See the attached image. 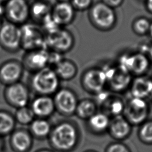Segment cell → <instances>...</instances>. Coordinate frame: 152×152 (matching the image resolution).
I'll return each instance as SVG.
<instances>
[{
  "instance_id": "6da1fadb",
  "label": "cell",
  "mask_w": 152,
  "mask_h": 152,
  "mask_svg": "<svg viewBox=\"0 0 152 152\" xmlns=\"http://www.w3.org/2000/svg\"><path fill=\"white\" fill-rule=\"evenodd\" d=\"M79 131L74 124L64 121L52 128L48 137L50 145L58 151L69 152L78 144Z\"/></svg>"
},
{
  "instance_id": "7a4b0ae2",
  "label": "cell",
  "mask_w": 152,
  "mask_h": 152,
  "mask_svg": "<svg viewBox=\"0 0 152 152\" xmlns=\"http://www.w3.org/2000/svg\"><path fill=\"white\" fill-rule=\"evenodd\" d=\"M61 80L53 69L44 68L32 73L30 79V86L37 95L53 96L61 88Z\"/></svg>"
},
{
  "instance_id": "3957f363",
  "label": "cell",
  "mask_w": 152,
  "mask_h": 152,
  "mask_svg": "<svg viewBox=\"0 0 152 152\" xmlns=\"http://www.w3.org/2000/svg\"><path fill=\"white\" fill-rule=\"evenodd\" d=\"M20 28L21 46L25 52L39 49H47L46 35L39 25L27 23L21 26Z\"/></svg>"
},
{
  "instance_id": "277c9868",
  "label": "cell",
  "mask_w": 152,
  "mask_h": 152,
  "mask_svg": "<svg viewBox=\"0 0 152 152\" xmlns=\"http://www.w3.org/2000/svg\"><path fill=\"white\" fill-rule=\"evenodd\" d=\"M74 44V35L65 27H61L56 31L46 35V46L49 50L64 55L69 52Z\"/></svg>"
},
{
  "instance_id": "5b68a950",
  "label": "cell",
  "mask_w": 152,
  "mask_h": 152,
  "mask_svg": "<svg viewBox=\"0 0 152 152\" xmlns=\"http://www.w3.org/2000/svg\"><path fill=\"white\" fill-rule=\"evenodd\" d=\"M7 21L21 26L30 18V4L27 0H8L4 4Z\"/></svg>"
},
{
  "instance_id": "8992f818",
  "label": "cell",
  "mask_w": 152,
  "mask_h": 152,
  "mask_svg": "<svg viewBox=\"0 0 152 152\" xmlns=\"http://www.w3.org/2000/svg\"><path fill=\"white\" fill-rule=\"evenodd\" d=\"M89 17L93 24L102 30L112 28L116 21L113 10L103 2H97L91 7Z\"/></svg>"
},
{
  "instance_id": "52a82bcc",
  "label": "cell",
  "mask_w": 152,
  "mask_h": 152,
  "mask_svg": "<svg viewBox=\"0 0 152 152\" xmlns=\"http://www.w3.org/2000/svg\"><path fill=\"white\" fill-rule=\"evenodd\" d=\"M149 112L145 100L132 97L125 106L123 116L132 125H141L147 120Z\"/></svg>"
},
{
  "instance_id": "ba28073f",
  "label": "cell",
  "mask_w": 152,
  "mask_h": 152,
  "mask_svg": "<svg viewBox=\"0 0 152 152\" xmlns=\"http://www.w3.org/2000/svg\"><path fill=\"white\" fill-rule=\"evenodd\" d=\"M20 26L7 21L0 27V46L9 52H15L21 49Z\"/></svg>"
},
{
  "instance_id": "9c48e42d",
  "label": "cell",
  "mask_w": 152,
  "mask_h": 152,
  "mask_svg": "<svg viewBox=\"0 0 152 152\" xmlns=\"http://www.w3.org/2000/svg\"><path fill=\"white\" fill-rule=\"evenodd\" d=\"M55 110L65 116L75 114L78 102L75 92L66 87L60 88L52 96Z\"/></svg>"
},
{
  "instance_id": "30bf717a",
  "label": "cell",
  "mask_w": 152,
  "mask_h": 152,
  "mask_svg": "<svg viewBox=\"0 0 152 152\" xmlns=\"http://www.w3.org/2000/svg\"><path fill=\"white\" fill-rule=\"evenodd\" d=\"M4 97L9 105L19 109L27 106L30 101V90L26 84L19 81L5 86Z\"/></svg>"
},
{
  "instance_id": "8fae6325",
  "label": "cell",
  "mask_w": 152,
  "mask_h": 152,
  "mask_svg": "<svg viewBox=\"0 0 152 152\" xmlns=\"http://www.w3.org/2000/svg\"><path fill=\"white\" fill-rule=\"evenodd\" d=\"M103 70L107 83L114 91H122L131 83V74L119 64L116 66H108Z\"/></svg>"
},
{
  "instance_id": "7c38bea8",
  "label": "cell",
  "mask_w": 152,
  "mask_h": 152,
  "mask_svg": "<svg viewBox=\"0 0 152 152\" xmlns=\"http://www.w3.org/2000/svg\"><path fill=\"white\" fill-rule=\"evenodd\" d=\"M81 83L86 91L97 94L103 90L107 84L106 74L103 69L97 68L88 69L83 72Z\"/></svg>"
},
{
  "instance_id": "4fadbf2b",
  "label": "cell",
  "mask_w": 152,
  "mask_h": 152,
  "mask_svg": "<svg viewBox=\"0 0 152 152\" xmlns=\"http://www.w3.org/2000/svg\"><path fill=\"white\" fill-rule=\"evenodd\" d=\"M24 68L21 61L11 59L0 65V83L5 86L20 81Z\"/></svg>"
},
{
  "instance_id": "5bb4252c",
  "label": "cell",
  "mask_w": 152,
  "mask_h": 152,
  "mask_svg": "<svg viewBox=\"0 0 152 152\" xmlns=\"http://www.w3.org/2000/svg\"><path fill=\"white\" fill-rule=\"evenodd\" d=\"M48 56L49 50L45 48L26 51L21 62L24 70L34 73L48 66Z\"/></svg>"
},
{
  "instance_id": "9a60e30c",
  "label": "cell",
  "mask_w": 152,
  "mask_h": 152,
  "mask_svg": "<svg viewBox=\"0 0 152 152\" xmlns=\"http://www.w3.org/2000/svg\"><path fill=\"white\" fill-rule=\"evenodd\" d=\"M119 64L131 74L139 76L147 71L150 64L148 58L141 53L124 55L121 58Z\"/></svg>"
},
{
  "instance_id": "2e32d148",
  "label": "cell",
  "mask_w": 152,
  "mask_h": 152,
  "mask_svg": "<svg viewBox=\"0 0 152 152\" xmlns=\"http://www.w3.org/2000/svg\"><path fill=\"white\" fill-rule=\"evenodd\" d=\"M76 10L69 2H56L52 7L51 16L61 27L71 24L75 18Z\"/></svg>"
},
{
  "instance_id": "e0dca14e",
  "label": "cell",
  "mask_w": 152,
  "mask_h": 152,
  "mask_svg": "<svg viewBox=\"0 0 152 152\" xmlns=\"http://www.w3.org/2000/svg\"><path fill=\"white\" fill-rule=\"evenodd\" d=\"M30 108L38 118L46 119L55 111L53 97L50 96L37 95L31 101Z\"/></svg>"
},
{
  "instance_id": "ac0fdd59",
  "label": "cell",
  "mask_w": 152,
  "mask_h": 152,
  "mask_svg": "<svg viewBox=\"0 0 152 152\" xmlns=\"http://www.w3.org/2000/svg\"><path fill=\"white\" fill-rule=\"evenodd\" d=\"M11 148L15 152H28L32 147L33 136L23 129L14 130L10 140Z\"/></svg>"
},
{
  "instance_id": "d6986e66",
  "label": "cell",
  "mask_w": 152,
  "mask_h": 152,
  "mask_svg": "<svg viewBox=\"0 0 152 152\" xmlns=\"http://www.w3.org/2000/svg\"><path fill=\"white\" fill-rule=\"evenodd\" d=\"M132 125L123 116L114 117L110 120L108 131L110 135L118 141L127 138L131 133Z\"/></svg>"
},
{
  "instance_id": "ffe728a7",
  "label": "cell",
  "mask_w": 152,
  "mask_h": 152,
  "mask_svg": "<svg viewBox=\"0 0 152 152\" xmlns=\"http://www.w3.org/2000/svg\"><path fill=\"white\" fill-rule=\"evenodd\" d=\"M52 6L46 0H34L30 4V18L40 25L42 21L51 13Z\"/></svg>"
},
{
  "instance_id": "44dd1931",
  "label": "cell",
  "mask_w": 152,
  "mask_h": 152,
  "mask_svg": "<svg viewBox=\"0 0 152 152\" xmlns=\"http://www.w3.org/2000/svg\"><path fill=\"white\" fill-rule=\"evenodd\" d=\"M132 97L145 100L152 96V80L145 77H138L131 84Z\"/></svg>"
},
{
  "instance_id": "7402d4cb",
  "label": "cell",
  "mask_w": 152,
  "mask_h": 152,
  "mask_svg": "<svg viewBox=\"0 0 152 152\" xmlns=\"http://www.w3.org/2000/svg\"><path fill=\"white\" fill-rule=\"evenodd\" d=\"M61 81H70L77 74L78 68L72 60L64 58L53 68Z\"/></svg>"
},
{
  "instance_id": "603a6c76",
  "label": "cell",
  "mask_w": 152,
  "mask_h": 152,
  "mask_svg": "<svg viewBox=\"0 0 152 152\" xmlns=\"http://www.w3.org/2000/svg\"><path fill=\"white\" fill-rule=\"evenodd\" d=\"M110 119L103 112L96 113L87 120L88 128L94 133L102 134L108 130Z\"/></svg>"
},
{
  "instance_id": "cb8c5ba5",
  "label": "cell",
  "mask_w": 152,
  "mask_h": 152,
  "mask_svg": "<svg viewBox=\"0 0 152 152\" xmlns=\"http://www.w3.org/2000/svg\"><path fill=\"white\" fill-rule=\"evenodd\" d=\"M52 130L50 123L43 118L34 119L30 124V132L33 137L42 139L48 137Z\"/></svg>"
},
{
  "instance_id": "d4e9b609",
  "label": "cell",
  "mask_w": 152,
  "mask_h": 152,
  "mask_svg": "<svg viewBox=\"0 0 152 152\" xmlns=\"http://www.w3.org/2000/svg\"><path fill=\"white\" fill-rule=\"evenodd\" d=\"M97 113V104L94 101L84 99L78 101L75 114L80 119L88 120Z\"/></svg>"
},
{
  "instance_id": "484cf974",
  "label": "cell",
  "mask_w": 152,
  "mask_h": 152,
  "mask_svg": "<svg viewBox=\"0 0 152 152\" xmlns=\"http://www.w3.org/2000/svg\"><path fill=\"white\" fill-rule=\"evenodd\" d=\"M15 120L10 113L0 110V136L11 134L15 126Z\"/></svg>"
},
{
  "instance_id": "4316f807",
  "label": "cell",
  "mask_w": 152,
  "mask_h": 152,
  "mask_svg": "<svg viewBox=\"0 0 152 152\" xmlns=\"http://www.w3.org/2000/svg\"><path fill=\"white\" fill-rule=\"evenodd\" d=\"M34 115L30 107L25 106L17 109L15 120L21 125H30L34 119Z\"/></svg>"
},
{
  "instance_id": "83f0119b",
  "label": "cell",
  "mask_w": 152,
  "mask_h": 152,
  "mask_svg": "<svg viewBox=\"0 0 152 152\" xmlns=\"http://www.w3.org/2000/svg\"><path fill=\"white\" fill-rule=\"evenodd\" d=\"M138 136L142 143L152 144V119L147 120L140 125Z\"/></svg>"
},
{
  "instance_id": "f1b7e54d",
  "label": "cell",
  "mask_w": 152,
  "mask_h": 152,
  "mask_svg": "<svg viewBox=\"0 0 152 152\" xmlns=\"http://www.w3.org/2000/svg\"><path fill=\"white\" fill-rule=\"evenodd\" d=\"M125 104L124 103L121 99H115L110 100L107 103L106 110L107 111V115H111L114 117L123 115Z\"/></svg>"
},
{
  "instance_id": "f546056e",
  "label": "cell",
  "mask_w": 152,
  "mask_h": 152,
  "mask_svg": "<svg viewBox=\"0 0 152 152\" xmlns=\"http://www.w3.org/2000/svg\"><path fill=\"white\" fill-rule=\"evenodd\" d=\"M39 26L45 33V35L51 34L61 27L55 21L52 17L51 14L46 17Z\"/></svg>"
},
{
  "instance_id": "4dcf8cb0",
  "label": "cell",
  "mask_w": 152,
  "mask_h": 152,
  "mask_svg": "<svg viewBox=\"0 0 152 152\" xmlns=\"http://www.w3.org/2000/svg\"><path fill=\"white\" fill-rule=\"evenodd\" d=\"M151 23L145 18H140L136 20L134 23L133 28L136 33L143 35L149 32Z\"/></svg>"
},
{
  "instance_id": "1f68e13d",
  "label": "cell",
  "mask_w": 152,
  "mask_h": 152,
  "mask_svg": "<svg viewBox=\"0 0 152 152\" xmlns=\"http://www.w3.org/2000/svg\"><path fill=\"white\" fill-rule=\"evenodd\" d=\"M69 2L76 11H84L91 8L93 0H70Z\"/></svg>"
},
{
  "instance_id": "d6a6232c",
  "label": "cell",
  "mask_w": 152,
  "mask_h": 152,
  "mask_svg": "<svg viewBox=\"0 0 152 152\" xmlns=\"http://www.w3.org/2000/svg\"><path fill=\"white\" fill-rule=\"evenodd\" d=\"M105 152H131L129 148L124 144L118 141L109 144Z\"/></svg>"
},
{
  "instance_id": "836d02e7",
  "label": "cell",
  "mask_w": 152,
  "mask_h": 152,
  "mask_svg": "<svg viewBox=\"0 0 152 152\" xmlns=\"http://www.w3.org/2000/svg\"><path fill=\"white\" fill-rule=\"evenodd\" d=\"M63 59V54L49 50L48 66L53 69L55 67V66Z\"/></svg>"
},
{
  "instance_id": "e575fe53",
  "label": "cell",
  "mask_w": 152,
  "mask_h": 152,
  "mask_svg": "<svg viewBox=\"0 0 152 152\" xmlns=\"http://www.w3.org/2000/svg\"><path fill=\"white\" fill-rule=\"evenodd\" d=\"M103 2L108 5L109 7L112 8H115L122 3L124 0H103Z\"/></svg>"
},
{
  "instance_id": "d590c367",
  "label": "cell",
  "mask_w": 152,
  "mask_h": 152,
  "mask_svg": "<svg viewBox=\"0 0 152 152\" xmlns=\"http://www.w3.org/2000/svg\"><path fill=\"white\" fill-rule=\"evenodd\" d=\"M146 5L147 9L152 13V0H146Z\"/></svg>"
},
{
  "instance_id": "8d00e7d4",
  "label": "cell",
  "mask_w": 152,
  "mask_h": 152,
  "mask_svg": "<svg viewBox=\"0 0 152 152\" xmlns=\"http://www.w3.org/2000/svg\"><path fill=\"white\" fill-rule=\"evenodd\" d=\"M4 17V5L0 4V20L2 19V17Z\"/></svg>"
},
{
  "instance_id": "74e56055",
  "label": "cell",
  "mask_w": 152,
  "mask_h": 152,
  "mask_svg": "<svg viewBox=\"0 0 152 152\" xmlns=\"http://www.w3.org/2000/svg\"><path fill=\"white\" fill-rule=\"evenodd\" d=\"M36 152H54L50 150H48V149H42V150H40L37 151Z\"/></svg>"
},
{
  "instance_id": "f35d334b",
  "label": "cell",
  "mask_w": 152,
  "mask_h": 152,
  "mask_svg": "<svg viewBox=\"0 0 152 152\" xmlns=\"http://www.w3.org/2000/svg\"><path fill=\"white\" fill-rule=\"evenodd\" d=\"M149 55H150V58H151V60H152V46L150 48V49H149Z\"/></svg>"
},
{
  "instance_id": "ab89813d",
  "label": "cell",
  "mask_w": 152,
  "mask_h": 152,
  "mask_svg": "<svg viewBox=\"0 0 152 152\" xmlns=\"http://www.w3.org/2000/svg\"><path fill=\"white\" fill-rule=\"evenodd\" d=\"M149 33L150 34V36L152 37V23L150 24V27L149 30Z\"/></svg>"
},
{
  "instance_id": "60d3db41",
  "label": "cell",
  "mask_w": 152,
  "mask_h": 152,
  "mask_svg": "<svg viewBox=\"0 0 152 152\" xmlns=\"http://www.w3.org/2000/svg\"><path fill=\"white\" fill-rule=\"evenodd\" d=\"M57 2H69L70 0H56Z\"/></svg>"
},
{
  "instance_id": "b9f144b4",
  "label": "cell",
  "mask_w": 152,
  "mask_h": 152,
  "mask_svg": "<svg viewBox=\"0 0 152 152\" xmlns=\"http://www.w3.org/2000/svg\"><path fill=\"white\" fill-rule=\"evenodd\" d=\"M8 0H0V4H4L7 1H8Z\"/></svg>"
},
{
  "instance_id": "7bdbcfd3",
  "label": "cell",
  "mask_w": 152,
  "mask_h": 152,
  "mask_svg": "<svg viewBox=\"0 0 152 152\" xmlns=\"http://www.w3.org/2000/svg\"><path fill=\"white\" fill-rule=\"evenodd\" d=\"M2 141H1V140L0 139V152L2 150Z\"/></svg>"
},
{
  "instance_id": "ee69618b",
  "label": "cell",
  "mask_w": 152,
  "mask_h": 152,
  "mask_svg": "<svg viewBox=\"0 0 152 152\" xmlns=\"http://www.w3.org/2000/svg\"><path fill=\"white\" fill-rule=\"evenodd\" d=\"M85 152H96L95 151H93V150H88L87 151H85Z\"/></svg>"
},
{
  "instance_id": "f6af8a7d",
  "label": "cell",
  "mask_w": 152,
  "mask_h": 152,
  "mask_svg": "<svg viewBox=\"0 0 152 152\" xmlns=\"http://www.w3.org/2000/svg\"><path fill=\"white\" fill-rule=\"evenodd\" d=\"M3 23H4V22H2V20H0V27H1V25Z\"/></svg>"
},
{
  "instance_id": "bcb514c9",
  "label": "cell",
  "mask_w": 152,
  "mask_h": 152,
  "mask_svg": "<svg viewBox=\"0 0 152 152\" xmlns=\"http://www.w3.org/2000/svg\"><path fill=\"white\" fill-rule=\"evenodd\" d=\"M145 1H146V0H145Z\"/></svg>"
}]
</instances>
